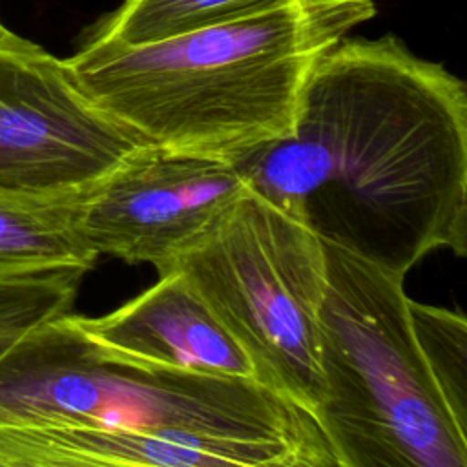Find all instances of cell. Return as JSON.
Wrapping results in <instances>:
<instances>
[{
    "label": "cell",
    "mask_w": 467,
    "mask_h": 467,
    "mask_svg": "<svg viewBox=\"0 0 467 467\" xmlns=\"http://www.w3.org/2000/svg\"><path fill=\"white\" fill-rule=\"evenodd\" d=\"M0 427H137L217 443L332 445L314 412L255 379L106 363L67 314L0 361Z\"/></svg>",
    "instance_id": "cell-4"
},
{
    "label": "cell",
    "mask_w": 467,
    "mask_h": 467,
    "mask_svg": "<svg viewBox=\"0 0 467 467\" xmlns=\"http://www.w3.org/2000/svg\"><path fill=\"white\" fill-rule=\"evenodd\" d=\"M93 188L67 193L0 188V279L69 266L89 270L99 255L82 221Z\"/></svg>",
    "instance_id": "cell-9"
},
{
    "label": "cell",
    "mask_w": 467,
    "mask_h": 467,
    "mask_svg": "<svg viewBox=\"0 0 467 467\" xmlns=\"http://www.w3.org/2000/svg\"><path fill=\"white\" fill-rule=\"evenodd\" d=\"M13 36H15V33H13V31H9V29L0 22V46L7 44Z\"/></svg>",
    "instance_id": "cell-13"
},
{
    "label": "cell",
    "mask_w": 467,
    "mask_h": 467,
    "mask_svg": "<svg viewBox=\"0 0 467 467\" xmlns=\"http://www.w3.org/2000/svg\"><path fill=\"white\" fill-rule=\"evenodd\" d=\"M244 190L230 161L146 144L93 188L82 226L97 255L162 274Z\"/></svg>",
    "instance_id": "cell-7"
},
{
    "label": "cell",
    "mask_w": 467,
    "mask_h": 467,
    "mask_svg": "<svg viewBox=\"0 0 467 467\" xmlns=\"http://www.w3.org/2000/svg\"><path fill=\"white\" fill-rule=\"evenodd\" d=\"M86 268H53L0 279V361L38 327L71 312Z\"/></svg>",
    "instance_id": "cell-11"
},
{
    "label": "cell",
    "mask_w": 467,
    "mask_h": 467,
    "mask_svg": "<svg viewBox=\"0 0 467 467\" xmlns=\"http://www.w3.org/2000/svg\"><path fill=\"white\" fill-rule=\"evenodd\" d=\"M142 146L84 95L64 58L18 35L0 46V188L88 190Z\"/></svg>",
    "instance_id": "cell-6"
},
{
    "label": "cell",
    "mask_w": 467,
    "mask_h": 467,
    "mask_svg": "<svg viewBox=\"0 0 467 467\" xmlns=\"http://www.w3.org/2000/svg\"><path fill=\"white\" fill-rule=\"evenodd\" d=\"M297 0H122L82 44L146 46L254 16Z\"/></svg>",
    "instance_id": "cell-10"
},
{
    "label": "cell",
    "mask_w": 467,
    "mask_h": 467,
    "mask_svg": "<svg viewBox=\"0 0 467 467\" xmlns=\"http://www.w3.org/2000/svg\"><path fill=\"white\" fill-rule=\"evenodd\" d=\"M321 241L398 275L467 248V86L396 35L345 36L316 64L292 130L234 161Z\"/></svg>",
    "instance_id": "cell-1"
},
{
    "label": "cell",
    "mask_w": 467,
    "mask_h": 467,
    "mask_svg": "<svg viewBox=\"0 0 467 467\" xmlns=\"http://www.w3.org/2000/svg\"><path fill=\"white\" fill-rule=\"evenodd\" d=\"M317 409L345 467H467L456 414L416 341L405 277L327 243Z\"/></svg>",
    "instance_id": "cell-3"
},
{
    "label": "cell",
    "mask_w": 467,
    "mask_h": 467,
    "mask_svg": "<svg viewBox=\"0 0 467 467\" xmlns=\"http://www.w3.org/2000/svg\"><path fill=\"white\" fill-rule=\"evenodd\" d=\"M67 321L111 365L255 379L248 358L177 270L161 274L155 285L104 316L69 312Z\"/></svg>",
    "instance_id": "cell-8"
},
{
    "label": "cell",
    "mask_w": 467,
    "mask_h": 467,
    "mask_svg": "<svg viewBox=\"0 0 467 467\" xmlns=\"http://www.w3.org/2000/svg\"><path fill=\"white\" fill-rule=\"evenodd\" d=\"M374 15V0H297L155 44H82L64 62L142 142L234 161L292 130L316 64Z\"/></svg>",
    "instance_id": "cell-2"
},
{
    "label": "cell",
    "mask_w": 467,
    "mask_h": 467,
    "mask_svg": "<svg viewBox=\"0 0 467 467\" xmlns=\"http://www.w3.org/2000/svg\"><path fill=\"white\" fill-rule=\"evenodd\" d=\"M409 314L420 350L458 416L467 420L465 316L409 297Z\"/></svg>",
    "instance_id": "cell-12"
},
{
    "label": "cell",
    "mask_w": 467,
    "mask_h": 467,
    "mask_svg": "<svg viewBox=\"0 0 467 467\" xmlns=\"http://www.w3.org/2000/svg\"><path fill=\"white\" fill-rule=\"evenodd\" d=\"M168 270L190 281L255 381L317 416L327 254L314 230L246 186Z\"/></svg>",
    "instance_id": "cell-5"
}]
</instances>
